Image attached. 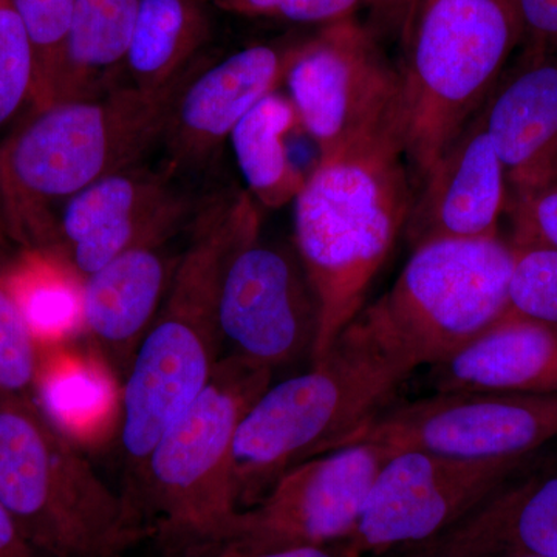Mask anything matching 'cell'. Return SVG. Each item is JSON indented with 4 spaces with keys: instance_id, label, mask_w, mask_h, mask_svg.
Here are the masks:
<instances>
[{
    "instance_id": "obj_1",
    "label": "cell",
    "mask_w": 557,
    "mask_h": 557,
    "mask_svg": "<svg viewBox=\"0 0 557 557\" xmlns=\"http://www.w3.org/2000/svg\"><path fill=\"white\" fill-rule=\"evenodd\" d=\"M416 197L401 120L319 157L295 201V248L319 304L310 364L354 321L373 278L405 233Z\"/></svg>"
},
{
    "instance_id": "obj_2",
    "label": "cell",
    "mask_w": 557,
    "mask_h": 557,
    "mask_svg": "<svg viewBox=\"0 0 557 557\" xmlns=\"http://www.w3.org/2000/svg\"><path fill=\"white\" fill-rule=\"evenodd\" d=\"M245 190L211 193L189 228L170 289L123 380L120 443L131 491L161 435L208 386L222 359L219 296L231 251L262 222Z\"/></svg>"
},
{
    "instance_id": "obj_3",
    "label": "cell",
    "mask_w": 557,
    "mask_h": 557,
    "mask_svg": "<svg viewBox=\"0 0 557 557\" xmlns=\"http://www.w3.org/2000/svg\"><path fill=\"white\" fill-rule=\"evenodd\" d=\"M203 61L168 89L120 86L33 110L0 141V212L10 240L53 252L61 208L159 148L172 102Z\"/></svg>"
},
{
    "instance_id": "obj_4",
    "label": "cell",
    "mask_w": 557,
    "mask_h": 557,
    "mask_svg": "<svg viewBox=\"0 0 557 557\" xmlns=\"http://www.w3.org/2000/svg\"><path fill=\"white\" fill-rule=\"evenodd\" d=\"M409 376L347 325L310 370L270 384L242 418L234 440L237 509L258 505L289 469L338 448L347 435L387 408Z\"/></svg>"
},
{
    "instance_id": "obj_5",
    "label": "cell",
    "mask_w": 557,
    "mask_h": 557,
    "mask_svg": "<svg viewBox=\"0 0 557 557\" xmlns=\"http://www.w3.org/2000/svg\"><path fill=\"white\" fill-rule=\"evenodd\" d=\"M0 504L49 557H126L152 539L137 502L112 490L33 398L0 395Z\"/></svg>"
},
{
    "instance_id": "obj_6",
    "label": "cell",
    "mask_w": 557,
    "mask_h": 557,
    "mask_svg": "<svg viewBox=\"0 0 557 557\" xmlns=\"http://www.w3.org/2000/svg\"><path fill=\"white\" fill-rule=\"evenodd\" d=\"M273 370L225 355L203 392L150 450L126 493L148 520L164 557L222 541L239 515L233 491L234 440Z\"/></svg>"
},
{
    "instance_id": "obj_7",
    "label": "cell",
    "mask_w": 557,
    "mask_h": 557,
    "mask_svg": "<svg viewBox=\"0 0 557 557\" xmlns=\"http://www.w3.org/2000/svg\"><path fill=\"white\" fill-rule=\"evenodd\" d=\"M519 47L509 0L423 2L401 70V141L416 189L486 104Z\"/></svg>"
},
{
    "instance_id": "obj_8",
    "label": "cell",
    "mask_w": 557,
    "mask_h": 557,
    "mask_svg": "<svg viewBox=\"0 0 557 557\" xmlns=\"http://www.w3.org/2000/svg\"><path fill=\"white\" fill-rule=\"evenodd\" d=\"M512 248L500 236L412 249L397 281L350 322L412 375L438 364L507 313Z\"/></svg>"
},
{
    "instance_id": "obj_9",
    "label": "cell",
    "mask_w": 557,
    "mask_h": 557,
    "mask_svg": "<svg viewBox=\"0 0 557 557\" xmlns=\"http://www.w3.org/2000/svg\"><path fill=\"white\" fill-rule=\"evenodd\" d=\"M284 84L319 157L401 120V70L387 60L375 32L354 17L304 39Z\"/></svg>"
},
{
    "instance_id": "obj_10",
    "label": "cell",
    "mask_w": 557,
    "mask_h": 557,
    "mask_svg": "<svg viewBox=\"0 0 557 557\" xmlns=\"http://www.w3.org/2000/svg\"><path fill=\"white\" fill-rule=\"evenodd\" d=\"M556 438L557 397L449 392L395 408L387 406L347 435L338 448L372 443L391 456L423 450L468 460H494L534 456Z\"/></svg>"
},
{
    "instance_id": "obj_11",
    "label": "cell",
    "mask_w": 557,
    "mask_h": 557,
    "mask_svg": "<svg viewBox=\"0 0 557 557\" xmlns=\"http://www.w3.org/2000/svg\"><path fill=\"white\" fill-rule=\"evenodd\" d=\"M534 456L468 460L403 450L380 469L354 534L364 557H383L445 533Z\"/></svg>"
},
{
    "instance_id": "obj_12",
    "label": "cell",
    "mask_w": 557,
    "mask_h": 557,
    "mask_svg": "<svg viewBox=\"0 0 557 557\" xmlns=\"http://www.w3.org/2000/svg\"><path fill=\"white\" fill-rule=\"evenodd\" d=\"M262 222L231 251L219 296L222 343L274 370L311 357L319 304L295 245L265 240Z\"/></svg>"
},
{
    "instance_id": "obj_13",
    "label": "cell",
    "mask_w": 557,
    "mask_h": 557,
    "mask_svg": "<svg viewBox=\"0 0 557 557\" xmlns=\"http://www.w3.org/2000/svg\"><path fill=\"white\" fill-rule=\"evenodd\" d=\"M388 457L379 445L359 443L310 458L240 511L218 542L258 553L346 541Z\"/></svg>"
},
{
    "instance_id": "obj_14",
    "label": "cell",
    "mask_w": 557,
    "mask_h": 557,
    "mask_svg": "<svg viewBox=\"0 0 557 557\" xmlns=\"http://www.w3.org/2000/svg\"><path fill=\"white\" fill-rule=\"evenodd\" d=\"M208 196L161 166L113 172L58 212L53 252L81 277L90 276L135 245L188 233Z\"/></svg>"
},
{
    "instance_id": "obj_15",
    "label": "cell",
    "mask_w": 557,
    "mask_h": 557,
    "mask_svg": "<svg viewBox=\"0 0 557 557\" xmlns=\"http://www.w3.org/2000/svg\"><path fill=\"white\" fill-rule=\"evenodd\" d=\"M302 40L256 44L201 62L172 102L160 166L186 183L209 171L240 120L285 83Z\"/></svg>"
},
{
    "instance_id": "obj_16",
    "label": "cell",
    "mask_w": 557,
    "mask_h": 557,
    "mask_svg": "<svg viewBox=\"0 0 557 557\" xmlns=\"http://www.w3.org/2000/svg\"><path fill=\"white\" fill-rule=\"evenodd\" d=\"M508 199L507 175L482 109L417 186L403 234L412 249L498 236Z\"/></svg>"
},
{
    "instance_id": "obj_17",
    "label": "cell",
    "mask_w": 557,
    "mask_h": 557,
    "mask_svg": "<svg viewBox=\"0 0 557 557\" xmlns=\"http://www.w3.org/2000/svg\"><path fill=\"white\" fill-rule=\"evenodd\" d=\"M483 113L509 197L557 185V51L520 47Z\"/></svg>"
},
{
    "instance_id": "obj_18",
    "label": "cell",
    "mask_w": 557,
    "mask_h": 557,
    "mask_svg": "<svg viewBox=\"0 0 557 557\" xmlns=\"http://www.w3.org/2000/svg\"><path fill=\"white\" fill-rule=\"evenodd\" d=\"M530 465L445 533L392 555L557 557V469Z\"/></svg>"
},
{
    "instance_id": "obj_19",
    "label": "cell",
    "mask_w": 557,
    "mask_h": 557,
    "mask_svg": "<svg viewBox=\"0 0 557 557\" xmlns=\"http://www.w3.org/2000/svg\"><path fill=\"white\" fill-rule=\"evenodd\" d=\"M171 242L135 245L84 277V339L121 380L170 289L180 259L170 255Z\"/></svg>"
},
{
    "instance_id": "obj_20",
    "label": "cell",
    "mask_w": 557,
    "mask_h": 557,
    "mask_svg": "<svg viewBox=\"0 0 557 557\" xmlns=\"http://www.w3.org/2000/svg\"><path fill=\"white\" fill-rule=\"evenodd\" d=\"M434 394L557 397V325L505 313L445 361L429 368Z\"/></svg>"
},
{
    "instance_id": "obj_21",
    "label": "cell",
    "mask_w": 557,
    "mask_h": 557,
    "mask_svg": "<svg viewBox=\"0 0 557 557\" xmlns=\"http://www.w3.org/2000/svg\"><path fill=\"white\" fill-rule=\"evenodd\" d=\"M33 399L83 450L120 437L123 380L89 343L42 348Z\"/></svg>"
},
{
    "instance_id": "obj_22",
    "label": "cell",
    "mask_w": 557,
    "mask_h": 557,
    "mask_svg": "<svg viewBox=\"0 0 557 557\" xmlns=\"http://www.w3.org/2000/svg\"><path fill=\"white\" fill-rule=\"evenodd\" d=\"M138 7L139 0H76L53 102L102 97L123 86Z\"/></svg>"
},
{
    "instance_id": "obj_23",
    "label": "cell",
    "mask_w": 557,
    "mask_h": 557,
    "mask_svg": "<svg viewBox=\"0 0 557 557\" xmlns=\"http://www.w3.org/2000/svg\"><path fill=\"white\" fill-rule=\"evenodd\" d=\"M208 0H139L123 86L159 91L201 60L211 38Z\"/></svg>"
},
{
    "instance_id": "obj_24",
    "label": "cell",
    "mask_w": 557,
    "mask_h": 557,
    "mask_svg": "<svg viewBox=\"0 0 557 557\" xmlns=\"http://www.w3.org/2000/svg\"><path fill=\"white\" fill-rule=\"evenodd\" d=\"M299 126L288 95L276 90L258 102L231 132L230 143L247 193L259 207L278 209L295 201L307 175L293 163L287 139Z\"/></svg>"
},
{
    "instance_id": "obj_25",
    "label": "cell",
    "mask_w": 557,
    "mask_h": 557,
    "mask_svg": "<svg viewBox=\"0 0 557 557\" xmlns=\"http://www.w3.org/2000/svg\"><path fill=\"white\" fill-rule=\"evenodd\" d=\"M9 278L40 348L84 338V278L54 252L22 249Z\"/></svg>"
},
{
    "instance_id": "obj_26",
    "label": "cell",
    "mask_w": 557,
    "mask_h": 557,
    "mask_svg": "<svg viewBox=\"0 0 557 557\" xmlns=\"http://www.w3.org/2000/svg\"><path fill=\"white\" fill-rule=\"evenodd\" d=\"M7 248H0V395L33 398L40 348L11 288Z\"/></svg>"
},
{
    "instance_id": "obj_27",
    "label": "cell",
    "mask_w": 557,
    "mask_h": 557,
    "mask_svg": "<svg viewBox=\"0 0 557 557\" xmlns=\"http://www.w3.org/2000/svg\"><path fill=\"white\" fill-rule=\"evenodd\" d=\"M30 39L36 62L32 110L53 102L76 0H9Z\"/></svg>"
},
{
    "instance_id": "obj_28",
    "label": "cell",
    "mask_w": 557,
    "mask_h": 557,
    "mask_svg": "<svg viewBox=\"0 0 557 557\" xmlns=\"http://www.w3.org/2000/svg\"><path fill=\"white\" fill-rule=\"evenodd\" d=\"M507 313L557 325V249L512 242Z\"/></svg>"
},
{
    "instance_id": "obj_29",
    "label": "cell",
    "mask_w": 557,
    "mask_h": 557,
    "mask_svg": "<svg viewBox=\"0 0 557 557\" xmlns=\"http://www.w3.org/2000/svg\"><path fill=\"white\" fill-rule=\"evenodd\" d=\"M35 84L36 62L30 39L9 0H0V134L25 102L32 104Z\"/></svg>"
},
{
    "instance_id": "obj_30",
    "label": "cell",
    "mask_w": 557,
    "mask_h": 557,
    "mask_svg": "<svg viewBox=\"0 0 557 557\" xmlns=\"http://www.w3.org/2000/svg\"><path fill=\"white\" fill-rule=\"evenodd\" d=\"M212 7L249 17H271L295 24H333L354 16L372 0H208Z\"/></svg>"
},
{
    "instance_id": "obj_31",
    "label": "cell",
    "mask_w": 557,
    "mask_h": 557,
    "mask_svg": "<svg viewBox=\"0 0 557 557\" xmlns=\"http://www.w3.org/2000/svg\"><path fill=\"white\" fill-rule=\"evenodd\" d=\"M512 242H536L557 249V185L509 197Z\"/></svg>"
},
{
    "instance_id": "obj_32",
    "label": "cell",
    "mask_w": 557,
    "mask_h": 557,
    "mask_svg": "<svg viewBox=\"0 0 557 557\" xmlns=\"http://www.w3.org/2000/svg\"><path fill=\"white\" fill-rule=\"evenodd\" d=\"M509 3L518 20L520 47L557 51V0H509Z\"/></svg>"
},
{
    "instance_id": "obj_33",
    "label": "cell",
    "mask_w": 557,
    "mask_h": 557,
    "mask_svg": "<svg viewBox=\"0 0 557 557\" xmlns=\"http://www.w3.org/2000/svg\"><path fill=\"white\" fill-rule=\"evenodd\" d=\"M180 557H364L351 547L350 542L339 541L333 544L310 545V547H292L270 549V552H245L226 544V542H211L186 552Z\"/></svg>"
},
{
    "instance_id": "obj_34",
    "label": "cell",
    "mask_w": 557,
    "mask_h": 557,
    "mask_svg": "<svg viewBox=\"0 0 557 557\" xmlns=\"http://www.w3.org/2000/svg\"><path fill=\"white\" fill-rule=\"evenodd\" d=\"M423 0H372L376 32L386 33L408 47Z\"/></svg>"
},
{
    "instance_id": "obj_35",
    "label": "cell",
    "mask_w": 557,
    "mask_h": 557,
    "mask_svg": "<svg viewBox=\"0 0 557 557\" xmlns=\"http://www.w3.org/2000/svg\"><path fill=\"white\" fill-rule=\"evenodd\" d=\"M0 557H49L25 536L13 516L0 504Z\"/></svg>"
},
{
    "instance_id": "obj_36",
    "label": "cell",
    "mask_w": 557,
    "mask_h": 557,
    "mask_svg": "<svg viewBox=\"0 0 557 557\" xmlns=\"http://www.w3.org/2000/svg\"><path fill=\"white\" fill-rule=\"evenodd\" d=\"M9 233H7L5 222H3L2 212H0V248L9 247Z\"/></svg>"
},
{
    "instance_id": "obj_37",
    "label": "cell",
    "mask_w": 557,
    "mask_h": 557,
    "mask_svg": "<svg viewBox=\"0 0 557 557\" xmlns=\"http://www.w3.org/2000/svg\"><path fill=\"white\" fill-rule=\"evenodd\" d=\"M384 557H403V556L391 555V556H384Z\"/></svg>"
},
{
    "instance_id": "obj_38",
    "label": "cell",
    "mask_w": 557,
    "mask_h": 557,
    "mask_svg": "<svg viewBox=\"0 0 557 557\" xmlns=\"http://www.w3.org/2000/svg\"><path fill=\"white\" fill-rule=\"evenodd\" d=\"M423 2H428V0H423ZM421 5H423V3H421Z\"/></svg>"
}]
</instances>
